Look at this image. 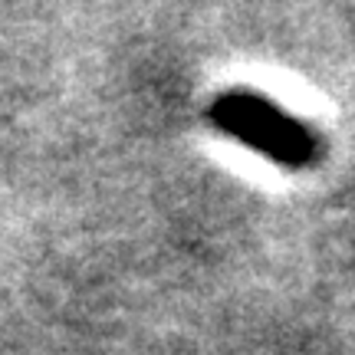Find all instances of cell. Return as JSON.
<instances>
[{
  "mask_svg": "<svg viewBox=\"0 0 355 355\" xmlns=\"http://www.w3.org/2000/svg\"><path fill=\"white\" fill-rule=\"evenodd\" d=\"M214 122L230 139L250 145L257 152L270 155L273 162L290 168H306L316 162L319 141L306 125L293 115L277 109L273 102L250 96V92H230L214 102Z\"/></svg>",
  "mask_w": 355,
  "mask_h": 355,
  "instance_id": "1",
  "label": "cell"
}]
</instances>
